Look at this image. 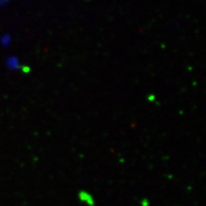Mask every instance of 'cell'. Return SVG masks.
I'll return each instance as SVG.
<instances>
[{
    "label": "cell",
    "mask_w": 206,
    "mask_h": 206,
    "mask_svg": "<svg viewBox=\"0 0 206 206\" xmlns=\"http://www.w3.org/2000/svg\"><path fill=\"white\" fill-rule=\"evenodd\" d=\"M12 41V38L8 34H6L2 36L1 39H0V42H1L2 45L3 47H8Z\"/></svg>",
    "instance_id": "2"
},
{
    "label": "cell",
    "mask_w": 206,
    "mask_h": 206,
    "mask_svg": "<svg viewBox=\"0 0 206 206\" xmlns=\"http://www.w3.org/2000/svg\"><path fill=\"white\" fill-rule=\"evenodd\" d=\"M6 65L7 68L11 70H17L21 69V65L17 57L8 56L6 60Z\"/></svg>",
    "instance_id": "1"
},
{
    "label": "cell",
    "mask_w": 206,
    "mask_h": 206,
    "mask_svg": "<svg viewBox=\"0 0 206 206\" xmlns=\"http://www.w3.org/2000/svg\"><path fill=\"white\" fill-rule=\"evenodd\" d=\"M10 0H0V6H5L6 5L9 3Z\"/></svg>",
    "instance_id": "3"
}]
</instances>
